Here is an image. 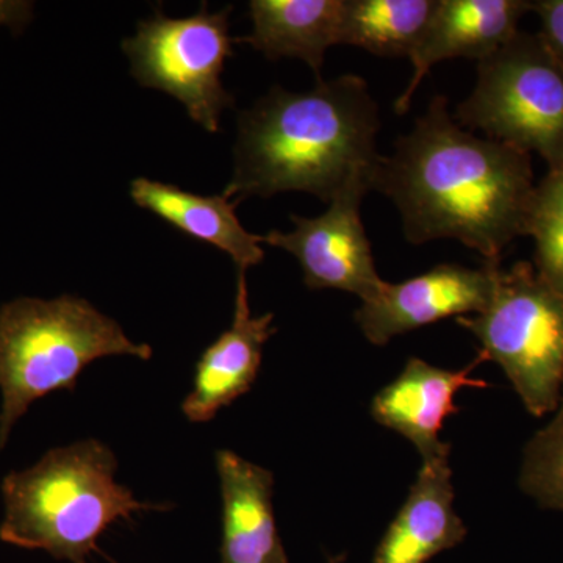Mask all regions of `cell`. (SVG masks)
I'll list each match as a JSON object with an SVG mask.
<instances>
[{
	"instance_id": "6da1fadb",
	"label": "cell",
	"mask_w": 563,
	"mask_h": 563,
	"mask_svg": "<svg viewBox=\"0 0 563 563\" xmlns=\"http://www.w3.org/2000/svg\"><path fill=\"white\" fill-rule=\"evenodd\" d=\"M369 190L395 203L407 242L454 239L501 263L526 235L536 181L531 154L466 131L435 96L390 157L380 155Z\"/></svg>"
},
{
	"instance_id": "7a4b0ae2",
	"label": "cell",
	"mask_w": 563,
	"mask_h": 563,
	"mask_svg": "<svg viewBox=\"0 0 563 563\" xmlns=\"http://www.w3.org/2000/svg\"><path fill=\"white\" fill-rule=\"evenodd\" d=\"M379 107L355 74L317 80L313 90L273 87L239 118L235 168L222 195L235 203L301 191L331 203L379 161Z\"/></svg>"
},
{
	"instance_id": "3957f363",
	"label": "cell",
	"mask_w": 563,
	"mask_h": 563,
	"mask_svg": "<svg viewBox=\"0 0 563 563\" xmlns=\"http://www.w3.org/2000/svg\"><path fill=\"white\" fill-rule=\"evenodd\" d=\"M117 470L113 451L88 439L55 448L32 468L7 474L0 540L46 551L58 561L88 563L111 525L172 507L139 501L131 488L117 483Z\"/></svg>"
},
{
	"instance_id": "277c9868",
	"label": "cell",
	"mask_w": 563,
	"mask_h": 563,
	"mask_svg": "<svg viewBox=\"0 0 563 563\" xmlns=\"http://www.w3.org/2000/svg\"><path fill=\"white\" fill-rule=\"evenodd\" d=\"M152 347L135 343L113 318L87 299L18 298L0 307V448L29 407L57 390H76L90 363L111 355L150 361Z\"/></svg>"
},
{
	"instance_id": "5b68a950",
	"label": "cell",
	"mask_w": 563,
	"mask_h": 563,
	"mask_svg": "<svg viewBox=\"0 0 563 563\" xmlns=\"http://www.w3.org/2000/svg\"><path fill=\"white\" fill-rule=\"evenodd\" d=\"M479 342V357L501 366L533 417L558 412L563 391V299L532 263L499 269L483 312L455 318Z\"/></svg>"
},
{
	"instance_id": "8992f818",
	"label": "cell",
	"mask_w": 563,
	"mask_h": 563,
	"mask_svg": "<svg viewBox=\"0 0 563 563\" xmlns=\"http://www.w3.org/2000/svg\"><path fill=\"white\" fill-rule=\"evenodd\" d=\"M466 131L539 154L563 168V65L539 33L518 31L477 63L476 87L455 110Z\"/></svg>"
},
{
	"instance_id": "52a82bcc",
	"label": "cell",
	"mask_w": 563,
	"mask_h": 563,
	"mask_svg": "<svg viewBox=\"0 0 563 563\" xmlns=\"http://www.w3.org/2000/svg\"><path fill=\"white\" fill-rule=\"evenodd\" d=\"M231 11L225 7L209 13L206 3L187 18L157 11L151 20L139 22L135 36L122 41L136 81L173 96L210 133L220 131L222 111L235 103L221 80L235 43L229 33Z\"/></svg>"
},
{
	"instance_id": "ba28073f",
	"label": "cell",
	"mask_w": 563,
	"mask_h": 563,
	"mask_svg": "<svg viewBox=\"0 0 563 563\" xmlns=\"http://www.w3.org/2000/svg\"><path fill=\"white\" fill-rule=\"evenodd\" d=\"M368 191V180H355L320 217L291 214L295 229L272 231L263 236V243L290 252L310 290L333 288L368 301L385 284L362 221L361 206Z\"/></svg>"
},
{
	"instance_id": "9c48e42d",
	"label": "cell",
	"mask_w": 563,
	"mask_h": 563,
	"mask_svg": "<svg viewBox=\"0 0 563 563\" xmlns=\"http://www.w3.org/2000/svg\"><path fill=\"white\" fill-rule=\"evenodd\" d=\"M501 263L481 268L443 263L398 284L385 282L383 290L362 302L354 320L374 346L395 336L446 320L483 312L495 291Z\"/></svg>"
},
{
	"instance_id": "30bf717a",
	"label": "cell",
	"mask_w": 563,
	"mask_h": 563,
	"mask_svg": "<svg viewBox=\"0 0 563 563\" xmlns=\"http://www.w3.org/2000/svg\"><path fill=\"white\" fill-rule=\"evenodd\" d=\"M532 11L528 0H437L428 29L415 47L413 74L395 101L396 114H406L421 80L437 63L453 58L483 62L517 35L518 24Z\"/></svg>"
},
{
	"instance_id": "8fae6325",
	"label": "cell",
	"mask_w": 563,
	"mask_h": 563,
	"mask_svg": "<svg viewBox=\"0 0 563 563\" xmlns=\"http://www.w3.org/2000/svg\"><path fill=\"white\" fill-rule=\"evenodd\" d=\"M273 320V313L252 317L246 272H239L232 325L202 352L192 390L181 402L188 421L209 422L251 390L261 372L263 347L276 333Z\"/></svg>"
},
{
	"instance_id": "7c38bea8",
	"label": "cell",
	"mask_w": 563,
	"mask_h": 563,
	"mask_svg": "<svg viewBox=\"0 0 563 563\" xmlns=\"http://www.w3.org/2000/svg\"><path fill=\"white\" fill-rule=\"evenodd\" d=\"M481 362L479 357L466 368L453 372L410 357L401 374L374 396V420L406 437L421 459L451 451V444L440 440V432L444 420L459 412L454 398L462 388L487 387L485 380L470 376Z\"/></svg>"
},
{
	"instance_id": "4fadbf2b",
	"label": "cell",
	"mask_w": 563,
	"mask_h": 563,
	"mask_svg": "<svg viewBox=\"0 0 563 563\" xmlns=\"http://www.w3.org/2000/svg\"><path fill=\"white\" fill-rule=\"evenodd\" d=\"M450 454L422 459L417 481L377 544L373 563H426L465 540L468 531L454 510Z\"/></svg>"
},
{
	"instance_id": "5bb4252c",
	"label": "cell",
	"mask_w": 563,
	"mask_h": 563,
	"mask_svg": "<svg viewBox=\"0 0 563 563\" xmlns=\"http://www.w3.org/2000/svg\"><path fill=\"white\" fill-rule=\"evenodd\" d=\"M221 483V563H290L274 515V474L232 451L214 455Z\"/></svg>"
},
{
	"instance_id": "9a60e30c",
	"label": "cell",
	"mask_w": 563,
	"mask_h": 563,
	"mask_svg": "<svg viewBox=\"0 0 563 563\" xmlns=\"http://www.w3.org/2000/svg\"><path fill=\"white\" fill-rule=\"evenodd\" d=\"M131 198L185 235L225 252L239 272H247L265 258L263 236L243 228L235 213L236 203L224 195H196L176 185L139 177L132 180Z\"/></svg>"
},
{
	"instance_id": "2e32d148",
	"label": "cell",
	"mask_w": 563,
	"mask_h": 563,
	"mask_svg": "<svg viewBox=\"0 0 563 563\" xmlns=\"http://www.w3.org/2000/svg\"><path fill=\"white\" fill-rule=\"evenodd\" d=\"M247 7L252 32L233 41L269 60L299 58L321 80L325 52L340 44L344 0H252Z\"/></svg>"
},
{
	"instance_id": "e0dca14e",
	"label": "cell",
	"mask_w": 563,
	"mask_h": 563,
	"mask_svg": "<svg viewBox=\"0 0 563 563\" xmlns=\"http://www.w3.org/2000/svg\"><path fill=\"white\" fill-rule=\"evenodd\" d=\"M437 0H344L340 44L385 58L410 57Z\"/></svg>"
},
{
	"instance_id": "ac0fdd59",
	"label": "cell",
	"mask_w": 563,
	"mask_h": 563,
	"mask_svg": "<svg viewBox=\"0 0 563 563\" xmlns=\"http://www.w3.org/2000/svg\"><path fill=\"white\" fill-rule=\"evenodd\" d=\"M526 235L536 242L533 268L563 299V168L536 184Z\"/></svg>"
},
{
	"instance_id": "d6986e66",
	"label": "cell",
	"mask_w": 563,
	"mask_h": 563,
	"mask_svg": "<svg viewBox=\"0 0 563 563\" xmlns=\"http://www.w3.org/2000/svg\"><path fill=\"white\" fill-rule=\"evenodd\" d=\"M518 484L543 509L563 512L562 410L526 444Z\"/></svg>"
},
{
	"instance_id": "ffe728a7",
	"label": "cell",
	"mask_w": 563,
	"mask_h": 563,
	"mask_svg": "<svg viewBox=\"0 0 563 563\" xmlns=\"http://www.w3.org/2000/svg\"><path fill=\"white\" fill-rule=\"evenodd\" d=\"M532 11L540 18L542 36L548 49L563 65V0H539L532 2Z\"/></svg>"
},
{
	"instance_id": "44dd1931",
	"label": "cell",
	"mask_w": 563,
	"mask_h": 563,
	"mask_svg": "<svg viewBox=\"0 0 563 563\" xmlns=\"http://www.w3.org/2000/svg\"><path fill=\"white\" fill-rule=\"evenodd\" d=\"M33 3L24 0H0V25L20 32L32 20Z\"/></svg>"
},
{
	"instance_id": "7402d4cb",
	"label": "cell",
	"mask_w": 563,
	"mask_h": 563,
	"mask_svg": "<svg viewBox=\"0 0 563 563\" xmlns=\"http://www.w3.org/2000/svg\"><path fill=\"white\" fill-rule=\"evenodd\" d=\"M344 561V554L342 555H332V558H329L328 563H343Z\"/></svg>"
},
{
	"instance_id": "603a6c76",
	"label": "cell",
	"mask_w": 563,
	"mask_h": 563,
	"mask_svg": "<svg viewBox=\"0 0 563 563\" xmlns=\"http://www.w3.org/2000/svg\"><path fill=\"white\" fill-rule=\"evenodd\" d=\"M558 410H562V412H563V391H562L561 406H559Z\"/></svg>"
}]
</instances>
